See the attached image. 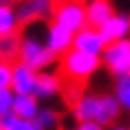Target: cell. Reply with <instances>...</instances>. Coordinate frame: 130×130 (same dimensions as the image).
I'll list each match as a JSON object with an SVG mask.
<instances>
[{
  "label": "cell",
  "instance_id": "obj_1",
  "mask_svg": "<svg viewBox=\"0 0 130 130\" xmlns=\"http://www.w3.org/2000/svg\"><path fill=\"white\" fill-rule=\"evenodd\" d=\"M101 67V58L94 54H85L78 50H67L61 56V72L65 78H70L72 83H85L92 78Z\"/></svg>",
  "mask_w": 130,
  "mask_h": 130
},
{
  "label": "cell",
  "instance_id": "obj_2",
  "mask_svg": "<svg viewBox=\"0 0 130 130\" xmlns=\"http://www.w3.org/2000/svg\"><path fill=\"white\" fill-rule=\"evenodd\" d=\"M54 58L56 56L47 50L45 40L40 38V36H36V34L20 36V52H18V61L20 63L29 65L36 72H43V70H50L52 67Z\"/></svg>",
  "mask_w": 130,
  "mask_h": 130
},
{
  "label": "cell",
  "instance_id": "obj_3",
  "mask_svg": "<svg viewBox=\"0 0 130 130\" xmlns=\"http://www.w3.org/2000/svg\"><path fill=\"white\" fill-rule=\"evenodd\" d=\"M101 65L112 76H128L130 74V38L112 40L101 52Z\"/></svg>",
  "mask_w": 130,
  "mask_h": 130
},
{
  "label": "cell",
  "instance_id": "obj_4",
  "mask_svg": "<svg viewBox=\"0 0 130 130\" xmlns=\"http://www.w3.org/2000/svg\"><path fill=\"white\" fill-rule=\"evenodd\" d=\"M52 23L65 27L67 31H78L88 25L85 20V2L83 0H58L54 2Z\"/></svg>",
  "mask_w": 130,
  "mask_h": 130
},
{
  "label": "cell",
  "instance_id": "obj_5",
  "mask_svg": "<svg viewBox=\"0 0 130 130\" xmlns=\"http://www.w3.org/2000/svg\"><path fill=\"white\" fill-rule=\"evenodd\" d=\"M13 9H16L20 25H31L36 20L52 18L54 0H18V5H13Z\"/></svg>",
  "mask_w": 130,
  "mask_h": 130
},
{
  "label": "cell",
  "instance_id": "obj_6",
  "mask_svg": "<svg viewBox=\"0 0 130 130\" xmlns=\"http://www.w3.org/2000/svg\"><path fill=\"white\" fill-rule=\"evenodd\" d=\"M105 38L103 34L99 31V27H90L85 25L83 29L74 31L72 36V50H78V52L85 54H94V56H101V52L105 50Z\"/></svg>",
  "mask_w": 130,
  "mask_h": 130
},
{
  "label": "cell",
  "instance_id": "obj_7",
  "mask_svg": "<svg viewBox=\"0 0 130 130\" xmlns=\"http://www.w3.org/2000/svg\"><path fill=\"white\" fill-rule=\"evenodd\" d=\"M63 92V78L58 76L56 72H50V70H43L36 74V85H34V96L38 101H47V99H54Z\"/></svg>",
  "mask_w": 130,
  "mask_h": 130
},
{
  "label": "cell",
  "instance_id": "obj_8",
  "mask_svg": "<svg viewBox=\"0 0 130 130\" xmlns=\"http://www.w3.org/2000/svg\"><path fill=\"white\" fill-rule=\"evenodd\" d=\"M36 70H31L29 65L16 61L11 63V85L9 90L13 94H31L34 92V85H36Z\"/></svg>",
  "mask_w": 130,
  "mask_h": 130
},
{
  "label": "cell",
  "instance_id": "obj_9",
  "mask_svg": "<svg viewBox=\"0 0 130 130\" xmlns=\"http://www.w3.org/2000/svg\"><path fill=\"white\" fill-rule=\"evenodd\" d=\"M99 31L103 34L105 43L121 40V38H130V13L115 11L103 25L99 27Z\"/></svg>",
  "mask_w": 130,
  "mask_h": 130
},
{
  "label": "cell",
  "instance_id": "obj_10",
  "mask_svg": "<svg viewBox=\"0 0 130 130\" xmlns=\"http://www.w3.org/2000/svg\"><path fill=\"white\" fill-rule=\"evenodd\" d=\"M72 31H67L65 27L56 25V23H52V25L45 29V45H47V50L54 54V56H63L67 50H72Z\"/></svg>",
  "mask_w": 130,
  "mask_h": 130
},
{
  "label": "cell",
  "instance_id": "obj_11",
  "mask_svg": "<svg viewBox=\"0 0 130 130\" xmlns=\"http://www.w3.org/2000/svg\"><path fill=\"white\" fill-rule=\"evenodd\" d=\"M99 112V94L83 92L72 101V115L76 121H94Z\"/></svg>",
  "mask_w": 130,
  "mask_h": 130
},
{
  "label": "cell",
  "instance_id": "obj_12",
  "mask_svg": "<svg viewBox=\"0 0 130 130\" xmlns=\"http://www.w3.org/2000/svg\"><path fill=\"white\" fill-rule=\"evenodd\" d=\"M85 2V20L90 27H101L115 13L110 0H83Z\"/></svg>",
  "mask_w": 130,
  "mask_h": 130
},
{
  "label": "cell",
  "instance_id": "obj_13",
  "mask_svg": "<svg viewBox=\"0 0 130 130\" xmlns=\"http://www.w3.org/2000/svg\"><path fill=\"white\" fill-rule=\"evenodd\" d=\"M119 115H121V105L115 99V94H99V112H96V123L101 126H110V123H117Z\"/></svg>",
  "mask_w": 130,
  "mask_h": 130
},
{
  "label": "cell",
  "instance_id": "obj_14",
  "mask_svg": "<svg viewBox=\"0 0 130 130\" xmlns=\"http://www.w3.org/2000/svg\"><path fill=\"white\" fill-rule=\"evenodd\" d=\"M40 110V101L34 94H13V103H11V112L16 117L23 119H34L36 112Z\"/></svg>",
  "mask_w": 130,
  "mask_h": 130
},
{
  "label": "cell",
  "instance_id": "obj_15",
  "mask_svg": "<svg viewBox=\"0 0 130 130\" xmlns=\"http://www.w3.org/2000/svg\"><path fill=\"white\" fill-rule=\"evenodd\" d=\"M18 52H20V34L18 31L2 34L0 36V61L16 63L18 61Z\"/></svg>",
  "mask_w": 130,
  "mask_h": 130
},
{
  "label": "cell",
  "instance_id": "obj_16",
  "mask_svg": "<svg viewBox=\"0 0 130 130\" xmlns=\"http://www.w3.org/2000/svg\"><path fill=\"white\" fill-rule=\"evenodd\" d=\"M18 27H20V23H18L13 5H0V36L18 31Z\"/></svg>",
  "mask_w": 130,
  "mask_h": 130
},
{
  "label": "cell",
  "instance_id": "obj_17",
  "mask_svg": "<svg viewBox=\"0 0 130 130\" xmlns=\"http://www.w3.org/2000/svg\"><path fill=\"white\" fill-rule=\"evenodd\" d=\"M112 94H115V99L119 101L121 110L130 112V74L128 76H117L115 78V90H112Z\"/></svg>",
  "mask_w": 130,
  "mask_h": 130
},
{
  "label": "cell",
  "instance_id": "obj_18",
  "mask_svg": "<svg viewBox=\"0 0 130 130\" xmlns=\"http://www.w3.org/2000/svg\"><path fill=\"white\" fill-rule=\"evenodd\" d=\"M34 123L38 126V130H54L58 126V112L52 108H40L34 117Z\"/></svg>",
  "mask_w": 130,
  "mask_h": 130
},
{
  "label": "cell",
  "instance_id": "obj_19",
  "mask_svg": "<svg viewBox=\"0 0 130 130\" xmlns=\"http://www.w3.org/2000/svg\"><path fill=\"white\" fill-rule=\"evenodd\" d=\"M2 130H38V126L34 123V119H23L9 112L2 117Z\"/></svg>",
  "mask_w": 130,
  "mask_h": 130
},
{
  "label": "cell",
  "instance_id": "obj_20",
  "mask_svg": "<svg viewBox=\"0 0 130 130\" xmlns=\"http://www.w3.org/2000/svg\"><path fill=\"white\" fill-rule=\"evenodd\" d=\"M11 103H13V92L9 88H2L0 90V117L11 112Z\"/></svg>",
  "mask_w": 130,
  "mask_h": 130
},
{
  "label": "cell",
  "instance_id": "obj_21",
  "mask_svg": "<svg viewBox=\"0 0 130 130\" xmlns=\"http://www.w3.org/2000/svg\"><path fill=\"white\" fill-rule=\"evenodd\" d=\"M11 85V63L0 61V90Z\"/></svg>",
  "mask_w": 130,
  "mask_h": 130
},
{
  "label": "cell",
  "instance_id": "obj_22",
  "mask_svg": "<svg viewBox=\"0 0 130 130\" xmlns=\"http://www.w3.org/2000/svg\"><path fill=\"white\" fill-rule=\"evenodd\" d=\"M72 130H105V128L96 121H76V126Z\"/></svg>",
  "mask_w": 130,
  "mask_h": 130
},
{
  "label": "cell",
  "instance_id": "obj_23",
  "mask_svg": "<svg viewBox=\"0 0 130 130\" xmlns=\"http://www.w3.org/2000/svg\"><path fill=\"white\" fill-rule=\"evenodd\" d=\"M108 130H130V128H128V126H121V123H110Z\"/></svg>",
  "mask_w": 130,
  "mask_h": 130
},
{
  "label": "cell",
  "instance_id": "obj_24",
  "mask_svg": "<svg viewBox=\"0 0 130 130\" xmlns=\"http://www.w3.org/2000/svg\"><path fill=\"white\" fill-rule=\"evenodd\" d=\"M0 5H16V0H0Z\"/></svg>",
  "mask_w": 130,
  "mask_h": 130
},
{
  "label": "cell",
  "instance_id": "obj_25",
  "mask_svg": "<svg viewBox=\"0 0 130 130\" xmlns=\"http://www.w3.org/2000/svg\"><path fill=\"white\" fill-rule=\"evenodd\" d=\"M0 130H2V117H0Z\"/></svg>",
  "mask_w": 130,
  "mask_h": 130
},
{
  "label": "cell",
  "instance_id": "obj_26",
  "mask_svg": "<svg viewBox=\"0 0 130 130\" xmlns=\"http://www.w3.org/2000/svg\"><path fill=\"white\" fill-rule=\"evenodd\" d=\"M54 2H58V0H54Z\"/></svg>",
  "mask_w": 130,
  "mask_h": 130
},
{
  "label": "cell",
  "instance_id": "obj_27",
  "mask_svg": "<svg viewBox=\"0 0 130 130\" xmlns=\"http://www.w3.org/2000/svg\"><path fill=\"white\" fill-rule=\"evenodd\" d=\"M128 128H130V123H128Z\"/></svg>",
  "mask_w": 130,
  "mask_h": 130
}]
</instances>
